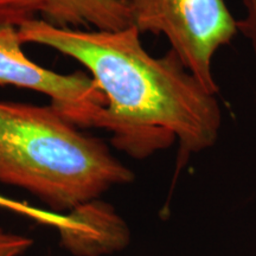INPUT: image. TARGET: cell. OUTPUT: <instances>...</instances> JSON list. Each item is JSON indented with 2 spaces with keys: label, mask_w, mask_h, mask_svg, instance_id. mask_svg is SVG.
<instances>
[{
  "label": "cell",
  "mask_w": 256,
  "mask_h": 256,
  "mask_svg": "<svg viewBox=\"0 0 256 256\" xmlns=\"http://www.w3.org/2000/svg\"><path fill=\"white\" fill-rule=\"evenodd\" d=\"M24 44H38L78 60L106 98L95 128L112 144L142 160L179 144V162L215 145L222 110L214 92L188 70L174 50L154 57L139 30L84 31L58 28L36 18L18 28ZM178 162V164H179Z\"/></svg>",
  "instance_id": "obj_1"
},
{
  "label": "cell",
  "mask_w": 256,
  "mask_h": 256,
  "mask_svg": "<svg viewBox=\"0 0 256 256\" xmlns=\"http://www.w3.org/2000/svg\"><path fill=\"white\" fill-rule=\"evenodd\" d=\"M133 179L102 140L51 104L0 101V183L28 191L62 214Z\"/></svg>",
  "instance_id": "obj_2"
},
{
  "label": "cell",
  "mask_w": 256,
  "mask_h": 256,
  "mask_svg": "<svg viewBox=\"0 0 256 256\" xmlns=\"http://www.w3.org/2000/svg\"><path fill=\"white\" fill-rule=\"evenodd\" d=\"M140 34L164 36L208 90L217 94L214 56L238 32L224 0H127Z\"/></svg>",
  "instance_id": "obj_3"
},
{
  "label": "cell",
  "mask_w": 256,
  "mask_h": 256,
  "mask_svg": "<svg viewBox=\"0 0 256 256\" xmlns=\"http://www.w3.org/2000/svg\"><path fill=\"white\" fill-rule=\"evenodd\" d=\"M18 28L0 26V86L30 89L48 96L51 106L80 128L96 127L106 98L87 74H60L31 60Z\"/></svg>",
  "instance_id": "obj_4"
},
{
  "label": "cell",
  "mask_w": 256,
  "mask_h": 256,
  "mask_svg": "<svg viewBox=\"0 0 256 256\" xmlns=\"http://www.w3.org/2000/svg\"><path fill=\"white\" fill-rule=\"evenodd\" d=\"M0 208L57 229L62 235L64 247L75 255L94 252L104 242L107 235L104 220L88 206H82L68 215H63L0 194Z\"/></svg>",
  "instance_id": "obj_5"
},
{
  "label": "cell",
  "mask_w": 256,
  "mask_h": 256,
  "mask_svg": "<svg viewBox=\"0 0 256 256\" xmlns=\"http://www.w3.org/2000/svg\"><path fill=\"white\" fill-rule=\"evenodd\" d=\"M40 16L58 28L118 31L133 26L127 0H42Z\"/></svg>",
  "instance_id": "obj_6"
},
{
  "label": "cell",
  "mask_w": 256,
  "mask_h": 256,
  "mask_svg": "<svg viewBox=\"0 0 256 256\" xmlns=\"http://www.w3.org/2000/svg\"><path fill=\"white\" fill-rule=\"evenodd\" d=\"M42 0H0V26L19 28L40 14Z\"/></svg>",
  "instance_id": "obj_7"
},
{
  "label": "cell",
  "mask_w": 256,
  "mask_h": 256,
  "mask_svg": "<svg viewBox=\"0 0 256 256\" xmlns=\"http://www.w3.org/2000/svg\"><path fill=\"white\" fill-rule=\"evenodd\" d=\"M32 244L34 241L28 236L8 232L0 226V256H22Z\"/></svg>",
  "instance_id": "obj_8"
},
{
  "label": "cell",
  "mask_w": 256,
  "mask_h": 256,
  "mask_svg": "<svg viewBox=\"0 0 256 256\" xmlns=\"http://www.w3.org/2000/svg\"><path fill=\"white\" fill-rule=\"evenodd\" d=\"M246 8V17L238 22V31L250 40L252 51L256 58V0H243Z\"/></svg>",
  "instance_id": "obj_9"
}]
</instances>
